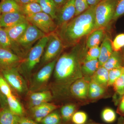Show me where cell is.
<instances>
[{
	"label": "cell",
	"instance_id": "cell-1",
	"mask_svg": "<svg viewBox=\"0 0 124 124\" xmlns=\"http://www.w3.org/2000/svg\"><path fill=\"white\" fill-rule=\"evenodd\" d=\"M82 55L79 46H76L58 58L49 89L54 98L66 97L70 93L71 85L83 77L81 71Z\"/></svg>",
	"mask_w": 124,
	"mask_h": 124
},
{
	"label": "cell",
	"instance_id": "cell-2",
	"mask_svg": "<svg viewBox=\"0 0 124 124\" xmlns=\"http://www.w3.org/2000/svg\"><path fill=\"white\" fill-rule=\"evenodd\" d=\"M96 6L90 7L86 11L57 28L55 32L62 40L64 47L75 45L95 30Z\"/></svg>",
	"mask_w": 124,
	"mask_h": 124
},
{
	"label": "cell",
	"instance_id": "cell-3",
	"mask_svg": "<svg viewBox=\"0 0 124 124\" xmlns=\"http://www.w3.org/2000/svg\"><path fill=\"white\" fill-rule=\"evenodd\" d=\"M48 40V36L47 35L38 40L37 43L31 48L17 67L28 84L33 74V70L40 63Z\"/></svg>",
	"mask_w": 124,
	"mask_h": 124
},
{
	"label": "cell",
	"instance_id": "cell-4",
	"mask_svg": "<svg viewBox=\"0 0 124 124\" xmlns=\"http://www.w3.org/2000/svg\"><path fill=\"white\" fill-rule=\"evenodd\" d=\"M0 71L15 94L19 98H25L29 92L28 84L17 68L0 69Z\"/></svg>",
	"mask_w": 124,
	"mask_h": 124
},
{
	"label": "cell",
	"instance_id": "cell-5",
	"mask_svg": "<svg viewBox=\"0 0 124 124\" xmlns=\"http://www.w3.org/2000/svg\"><path fill=\"white\" fill-rule=\"evenodd\" d=\"M58 57L45 64L38 71L33 73L28 82L29 92L49 89V82Z\"/></svg>",
	"mask_w": 124,
	"mask_h": 124
},
{
	"label": "cell",
	"instance_id": "cell-6",
	"mask_svg": "<svg viewBox=\"0 0 124 124\" xmlns=\"http://www.w3.org/2000/svg\"><path fill=\"white\" fill-rule=\"evenodd\" d=\"M46 35L35 25L29 23L26 30L17 42L15 54L23 59L33 44Z\"/></svg>",
	"mask_w": 124,
	"mask_h": 124
},
{
	"label": "cell",
	"instance_id": "cell-7",
	"mask_svg": "<svg viewBox=\"0 0 124 124\" xmlns=\"http://www.w3.org/2000/svg\"><path fill=\"white\" fill-rule=\"evenodd\" d=\"M117 0H102L95 7V29L105 28L113 20Z\"/></svg>",
	"mask_w": 124,
	"mask_h": 124
},
{
	"label": "cell",
	"instance_id": "cell-8",
	"mask_svg": "<svg viewBox=\"0 0 124 124\" xmlns=\"http://www.w3.org/2000/svg\"><path fill=\"white\" fill-rule=\"evenodd\" d=\"M48 36V40L39 63L40 67L43 66L58 57L64 47L62 40L56 32L50 33Z\"/></svg>",
	"mask_w": 124,
	"mask_h": 124
},
{
	"label": "cell",
	"instance_id": "cell-9",
	"mask_svg": "<svg viewBox=\"0 0 124 124\" xmlns=\"http://www.w3.org/2000/svg\"><path fill=\"white\" fill-rule=\"evenodd\" d=\"M26 18L29 23L35 25L46 35L55 31L57 30V24L54 20L43 12L27 16Z\"/></svg>",
	"mask_w": 124,
	"mask_h": 124
},
{
	"label": "cell",
	"instance_id": "cell-10",
	"mask_svg": "<svg viewBox=\"0 0 124 124\" xmlns=\"http://www.w3.org/2000/svg\"><path fill=\"white\" fill-rule=\"evenodd\" d=\"M53 96L49 90L37 92H29L25 99L26 110L51 101Z\"/></svg>",
	"mask_w": 124,
	"mask_h": 124
},
{
	"label": "cell",
	"instance_id": "cell-11",
	"mask_svg": "<svg viewBox=\"0 0 124 124\" xmlns=\"http://www.w3.org/2000/svg\"><path fill=\"white\" fill-rule=\"evenodd\" d=\"M59 107L52 103H45L26 110V116L40 123L42 119Z\"/></svg>",
	"mask_w": 124,
	"mask_h": 124
},
{
	"label": "cell",
	"instance_id": "cell-12",
	"mask_svg": "<svg viewBox=\"0 0 124 124\" xmlns=\"http://www.w3.org/2000/svg\"><path fill=\"white\" fill-rule=\"evenodd\" d=\"M75 14V0H68L57 11L55 20L57 28L69 22Z\"/></svg>",
	"mask_w": 124,
	"mask_h": 124
},
{
	"label": "cell",
	"instance_id": "cell-13",
	"mask_svg": "<svg viewBox=\"0 0 124 124\" xmlns=\"http://www.w3.org/2000/svg\"><path fill=\"white\" fill-rule=\"evenodd\" d=\"M23 60L11 50L0 48V69L17 67Z\"/></svg>",
	"mask_w": 124,
	"mask_h": 124
},
{
	"label": "cell",
	"instance_id": "cell-14",
	"mask_svg": "<svg viewBox=\"0 0 124 124\" xmlns=\"http://www.w3.org/2000/svg\"><path fill=\"white\" fill-rule=\"evenodd\" d=\"M89 84L83 77L76 80L70 86V93L78 99H86L88 97Z\"/></svg>",
	"mask_w": 124,
	"mask_h": 124
},
{
	"label": "cell",
	"instance_id": "cell-15",
	"mask_svg": "<svg viewBox=\"0 0 124 124\" xmlns=\"http://www.w3.org/2000/svg\"><path fill=\"white\" fill-rule=\"evenodd\" d=\"M27 21L26 16L21 12L2 14L0 17V27H9Z\"/></svg>",
	"mask_w": 124,
	"mask_h": 124
},
{
	"label": "cell",
	"instance_id": "cell-16",
	"mask_svg": "<svg viewBox=\"0 0 124 124\" xmlns=\"http://www.w3.org/2000/svg\"><path fill=\"white\" fill-rule=\"evenodd\" d=\"M29 23V22L27 21L13 26L4 28L6 31L12 42L13 45V52L15 54L17 42L26 30Z\"/></svg>",
	"mask_w": 124,
	"mask_h": 124
},
{
	"label": "cell",
	"instance_id": "cell-17",
	"mask_svg": "<svg viewBox=\"0 0 124 124\" xmlns=\"http://www.w3.org/2000/svg\"><path fill=\"white\" fill-rule=\"evenodd\" d=\"M7 99L8 107L13 113L21 117L26 116V110L17 96L13 94Z\"/></svg>",
	"mask_w": 124,
	"mask_h": 124
},
{
	"label": "cell",
	"instance_id": "cell-18",
	"mask_svg": "<svg viewBox=\"0 0 124 124\" xmlns=\"http://www.w3.org/2000/svg\"><path fill=\"white\" fill-rule=\"evenodd\" d=\"M100 47V55L98 60L100 66H101L110 57L113 51L112 42L107 37L104 38Z\"/></svg>",
	"mask_w": 124,
	"mask_h": 124
},
{
	"label": "cell",
	"instance_id": "cell-19",
	"mask_svg": "<svg viewBox=\"0 0 124 124\" xmlns=\"http://www.w3.org/2000/svg\"><path fill=\"white\" fill-rule=\"evenodd\" d=\"M20 117L13 113L8 106L0 108V124H17Z\"/></svg>",
	"mask_w": 124,
	"mask_h": 124
},
{
	"label": "cell",
	"instance_id": "cell-20",
	"mask_svg": "<svg viewBox=\"0 0 124 124\" xmlns=\"http://www.w3.org/2000/svg\"><path fill=\"white\" fill-rule=\"evenodd\" d=\"M104 29L101 28L95 29L89 35L86 43V46L88 48L99 46L104 38Z\"/></svg>",
	"mask_w": 124,
	"mask_h": 124
},
{
	"label": "cell",
	"instance_id": "cell-21",
	"mask_svg": "<svg viewBox=\"0 0 124 124\" xmlns=\"http://www.w3.org/2000/svg\"><path fill=\"white\" fill-rule=\"evenodd\" d=\"M108 70L102 66H100L91 77V79L106 88L108 86Z\"/></svg>",
	"mask_w": 124,
	"mask_h": 124
},
{
	"label": "cell",
	"instance_id": "cell-22",
	"mask_svg": "<svg viewBox=\"0 0 124 124\" xmlns=\"http://www.w3.org/2000/svg\"><path fill=\"white\" fill-rule=\"evenodd\" d=\"M0 6L2 14L21 12V5L16 0H1Z\"/></svg>",
	"mask_w": 124,
	"mask_h": 124
},
{
	"label": "cell",
	"instance_id": "cell-23",
	"mask_svg": "<svg viewBox=\"0 0 124 124\" xmlns=\"http://www.w3.org/2000/svg\"><path fill=\"white\" fill-rule=\"evenodd\" d=\"M37 3L39 4L42 12L55 20L58 9L53 0H39Z\"/></svg>",
	"mask_w": 124,
	"mask_h": 124
},
{
	"label": "cell",
	"instance_id": "cell-24",
	"mask_svg": "<svg viewBox=\"0 0 124 124\" xmlns=\"http://www.w3.org/2000/svg\"><path fill=\"white\" fill-rule=\"evenodd\" d=\"M100 67L98 59L84 62L81 65L83 76L85 77H91Z\"/></svg>",
	"mask_w": 124,
	"mask_h": 124
},
{
	"label": "cell",
	"instance_id": "cell-25",
	"mask_svg": "<svg viewBox=\"0 0 124 124\" xmlns=\"http://www.w3.org/2000/svg\"><path fill=\"white\" fill-rule=\"evenodd\" d=\"M122 60L119 51H113L102 66L108 70L122 67Z\"/></svg>",
	"mask_w": 124,
	"mask_h": 124
},
{
	"label": "cell",
	"instance_id": "cell-26",
	"mask_svg": "<svg viewBox=\"0 0 124 124\" xmlns=\"http://www.w3.org/2000/svg\"><path fill=\"white\" fill-rule=\"evenodd\" d=\"M105 88L94 81L91 80L89 84L88 97L92 99H96L104 94Z\"/></svg>",
	"mask_w": 124,
	"mask_h": 124
},
{
	"label": "cell",
	"instance_id": "cell-27",
	"mask_svg": "<svg viewBox=\"0 0 124 124\" xmlns=\"http://www.w3.org/2000/svg\"><path fill=\"white\" fill-rule=\"evenodd\" d=\"M21 5V12L26 17L42 12L39 4L37 2H31Z\"/></svg>",
	"mask_w": 124,
	"mask_h": 124
},
{
	"label": "cell",
	"instance_id": "cell-28",
	"mask_svg": "<svg viewBox=\"0 0 124 124\" xmlns=\"http://www.w3.org/2000/svg\"><path fill=\"white\" fill-rule=\"evenodd\" d=\"M76 107L75 104L70 103L64 105L60 109V115L62 120L65 122L70 121L76 112Z\"/></svg>",
	"mask_w": 124,
	"mask_h": 124
},
{
	"label": "cell",
	"instance_id": "cell-29",
	"mask_svg": "<svg viewBox=\"0 0 124 124\" xmlns=\"http://www.w3.org/2000/svg\"><path fill=\"white\" fill-rule=\"evenodd\" d=\"M55 110L50 113L40 122L41 124H60L62 118L59 112Z\"/></svg>",
	"mask_w": 124,
	"mask_h": 124
},
{
	"label": "cell",
	"instance_id": "cell-30",
	"mask_svg": "<svg viewBox=\"0 0 124 124\" xmlns=\"http://www.w3.org/2000/svg\"><path fill=\"white\" fill-rule=\"evenodd\" d=\"M0 48L7 49L13 52V45L11 40L8 35L6 31L4 28L0 27Z\"/></svg>",
	"mask_w": 124,
	"mask_h": 124
},
{
	"label": "cell",
	"instance_id": "cell-31",
	"mask_svg": "<svg viewBox=\"0 0 124 124\" xmlns=\"http://www.w3.org/2000/svg\"><path fill=\"white\" fill-rule=\"evenodd\" d=\"M101 117L104 122L107 123H112L115 121L116 116V112L113 109L107 108L102 111Z\"/></svg>",
	"mask_w": 124,
	"mask_h": 124
},
{
	"label": "cell",
	"instance_id": "cell-32",
	"mask_svg": "<svg viewBox=\"0 0 124 124\" xmlns=\"http://www.w3.org/2000/svg\"><path fill=\"white\" fill-rule=\"evenodd\" d=\"M124 71V67H121L108 71V86L113 85L115 81L122 75Z\"/></svg>",
	"mask_w": 124,
	"mask_h": 124
},
{
	"label": "cell",
	"instance_id": "cell-33",
	"mask_svg": "<svg viewBox=\"0 0 124 124\" xmlns=\"http://www.w3.org/2000/svg\"><path fill=\"white\" fill-rule=\"evenodd\" d=\"M0 91L6 98L14 94L8 82L0 71Z\"/></svg>",
	"mask_w": 124,
	"mask_h": 124
},
{
	"label": "cell",
	"instance_id": "cell-34",
	"mask_svg": "<svg viewBox=\"0 0 124 124\" xmlns=\"http://www.w3.org/2000/svg\"><path fill=\"white\" fill-rule=\"evenodd\" d=\"M116 93L121 98L124 94V71L113 85Z\"/></svg>",
	"mask_w": 124,
	"mask_h": 124
},
{
	"label": "cell",
	"instance_id": "cell-35",
	"mask_svg": "<svg viewBox=\"0 0 124 124\" xmlns=\"http://www.w3.org/2000/svg\"><path fill=\"white\" fill-rule=\"evenodd\" d=\"M100 46H99L89 49L84 60V62L98 59L100 54Z\"/></svg>",
	"mask_w": 124,
	"mask_h": 124
},
{
	"label": "cell",
	"instance_id": "cell-36",
	"mask_svg": "<svg viewBox=\"0 0 124 124\" xmlns=\"http://www.w3.org/2000/svg\"><path fill=\"white\" fill-rule=\"evenodd\" d=\"M88 119L86 113L82 111L75 112L72 117V122L74 124H85Z\"/></svg>",
	"mask_w": 124,
	"mask_h": 124
},
{
	"label": "cell",
	"instance_id": "cell-37",
	"mask_svg": "<svg viewBox=\"0 0 124 124\" xmlns=\"http://www.w3.org/2000/svg\"><path fill=\"white\" fill-rule=\"evenodd\" d=\"M112 45L113 51H119L124 47V33L117 35L112 42Z\"/></svg>",
	"mask_w": 124,
	"mask_h": 124
},
{
	"label": "cell",
	"instance_id": "cell-38",
	"mask_svg": "<svg viewBox=\"0 0 124 124\" xmlns=\"http://www.w3.org/2000/svg\"><path fill=\"white\" fill-rule=\"evenodd\" d=\"M75 16L80 14L89 8L87 0H75Z\"/></svg>",
	"mask_w": 124,
	"mask_h": 124
},
{
	"label": "cell",
	"instance_id": "cell-39",
	"mask_svg": "<svg viewBox=\"0 0 124 124\" xmlns=\"http://www.w3.org/2000/svg\"><path fill=\"white\" fill-rule=\"evenodd\" d=\"M124 14V0H117L113 20H116Z\"/></svg>",
	"mask_w": 124,
	"mask_h": 124
},
{
	"label": "cell",
	"instance_id": "cell-40",
	"mask_svg": "<svg viewBox=\"0 0 124 124\" xmlns=\"http://www.w3.org/2000/svg\"><path fill=\"white\" fill-rule=\"evenodd\" d=\"M17 124H41L27 116L20 117Z\"/></svg>",
	"mask_w": 124,
	"mask_h": 124
},
{
	"label": "cell",
	"instance_id": "cell-41",
	"mask_svg": "<svg viewBox=\"0 0 124 124\" xmlns=\"http://www.w3.org/2000/svg\"><path fill=\"white\" fill-rule=\"evenodd\" d=\"M7 99L0 91V108H3L5 107L8 106Z\"/></svg>",
	"mask_w": 124,
	"mask_h": 124
},
{
	"label": "cell",
	"instance_id": "cell-42",
	"mask_svg": "<svg viewBox=\"0 0 124 124\" xmlns=\"http://www.w3.org/2000/svg\"><path fill=\"white\" fill-rule=\"evenodd\" d=\"M119 113L122 115L124 116V94L122 97L118 108Z\"/></svg>",
	"mask_w": 124,
	"mask_h": 124
},
{
	"label": "cell",
	"instance_id": "cell-43",
	"mask_svg": "<svg viewBox=\"0 0 124 124\" xmlns=\"http://www.w3.org/2000/svg\"><path fill=\"white\" fill-rule=\"evenodd\" d=\"M68 0H53L58 10Z\"/></svg>",
	"mask_w": 124,
	"mask_h": 124
},
{
	"label": "cell",
	"instance_id": "cell-44",
	"mask_svg": "<svg viewBox=\"0 0 124 124\" xmlns=\"http://www.w3.org/2000/svg\"><path fill=\"white\" fill-rule=\"evenodd\" d=\"M39 0H17L16 1L20 5L25 4L31 2H38Z\"/></svg>",
	"mask_w": 124,
	"mask_h": 124
},
{
	"label": "cell",
	"instance_id": "cell-45",
	"mask_svg": "<svg viewBox=\"0 0 124 124\" xmlns=\"http://www.w3.org/2000/svg\"><path fill=\"white\" fill-rule=\"evenodd\" d=\"M102 0H87V1L89 6L91 7L97 5Z\"/></svg>",
	"mask_w": 124,
	"mask_h": 124
},
{
	"label": "cell",
	"instance_id": "cell-46",
	"mask_svg": "<svg viewBox=\"0 0 124 124\" xmlns=\"http://www.w3.org/2000/svg\"><path fill=\"white\" fill-rule=\"evenodd\" d=\"M117 124H124V120L122 117L120 118Z\"/></svg>",
	"mask_w": 124,
	"mask_h": 124
},
{
	"label": "cell",
	"instance_id": "cell-47",
	"mask_svg": "<svg viewBox=\"0 0 124 124\" xmlns=\"http://www.w3.org/2000/svg\"><path fill=\"white\" fill-rule=\"evenodd\" d=\"M2 12H1V9L0 6V17L2 15Z\"/></svg>",
	"mask_w": 124,
	"mask_h": 124
},
{
	"label": "cell",
	"instance_id": "cell-48",
	"mask_svg": "<svg viewBox=\"0 0 124 124\" xmlns=\"http://www.w3.org/2000/svg\"></svg>",
	"mask_w": 124,
	"mask_h": 124
},
{
	"label": "cell",
	"instance_id": "cell-49",
	"mask_svg": "<svg viewBox=\"0 0 124 124\" xmlns=\"http://www.w3.org/2000/svg\"></svg>",
	"mask_w": 124,
	"mask_h": 124
},
{
	"label": "cell",
	"instance_id": "cell-50",
	"mask_svg": "<svg viewBox=\"0 0 124 124\" xmlns=\"http://www.w3.org/2000/svg\"><path fill=\"white\" fill-rule=\"evenodd\" d=\"M16 0L17 1V0Z\"/></svg>",
	"mask_w": 124,
	"mask_h": 124
},
{
	"label": "cell",
	"instance_id": "cell-51",
	"mask_svg": "<svg viewBox=\"0 0 124 124\" xmlns=\"http://www.w3.org/2000/svg\"></svg>",
	"mask_w": 124,
	"mask_h": 124
}]
</instances>
